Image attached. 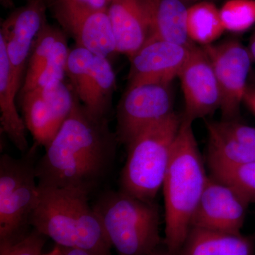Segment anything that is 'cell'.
<instances>
[{
	"label": "cell",
	"mask_w": 255,
	"mask_h": 255,
	"mask_svg": "<svg viewBox=\"0 0 255 255\" xmlns=\"http://www.w3.org/2000/svg\"><path fill=\"white\" fill-rule=\"evenodd\" d=\"M188 7L182 0H152L151 35L147 41L161 40L191 47L188 36Z\"/></svg>",
	"instance_id": "ac0fdd59"
},
{
	"label": "cell",
	"mask_w": 255,
	"mask_h": 255,
	"mask_svg": "<svg viewBox=\"0 0 255 255\" xmlns=\"http://www.w3.org/2000/svg\"><path fill=\"white\" fill-rule=\"evenodd\" d=\"M33 147L26 155L0 157V241L26 232L39 197Z\"/></svg>",
	"instance_id": "8992f818"
},
{
	"label": "cell",
	"mask_w": 255,
	"mask_h": 255,
	"mask_svg": "<svg viewBox=\"0 0 255 255\" xmlns=\"http://www.w3.org/2000/svg\"><path fill=\"white\" fill-rule=\"evenodd\" d=\"M182 1L185 3H187V2L196 3V2H199V1H212V0H182Z\"/></svg>",
	"instance_id": "d590c367"
},
{
	"label": "cell",
	"mask_w": 255,
	"mask_h": 255,
	"mask_svg": "<svg viewBox=\"0 0 255 255\" xmlns=\"http://www.w3.org/2000/svg\"><path fill=\"white\" fill-rule=\"evenodd\" d=\"M250 204L236 188L209 176L191 228L241 234Z\"/></svg>",
	"instance_id": "30bf717a"
},
{
	"label": "cell",
	"mask_w": 255,
	"mask_h": 255,
	"mask_svg": "<svg viewBox=\"0 0 255 255\" xmlns=\"http://www.w3.org/2000/svg\"><path fill=\"white\" fill-rule=\"evenodd\" d=\"M60 248H61L63 255H102L93 252L85 251V250L62 248V247H60Z\"/></svg>",
	"instance_id": "4dcf8cb0"
},
{
	"label": "cell",
	"mask_w": 255,
	"mask_h": 255,
	"mask_svg": "<svg viewBox=\"0 0 255 255\" xmlns=\"http://www.w3.org/2000/svg\"><path fill=\"white\" fill-rule=\"evenodd\" d=\"M43 255H63V253H62V250L60 247L55 245L54 248H53L51 251H50L49 253H46V254H43Z\"/></svg>",
	"instance_id": "836d02e7"
},
{
	"label": "cell",
	"mask_w": 255,
	"mask_h": 255,
	"mask_svg": "<svg viewBox=\"0 0 255 255\" xmlns=\"http://www.w3.org/2000/svg\"><path fill=\"white\" fill-rule=\"evenodd\" d=\"M208 163L241 165L255 162V128L238 119L206 122Z\"/></svg>",
	"instance_id": "4fadbf2b"
},
{
	"label": "cell",
	"mask_w": 255,
	"mask_h": 255,
	"mask_svg": "<svg viewBox=\"0 0 255 255\" xmlns=\"http://www.w3.org/2000/svg\"><path fill=\"white\" fill-rule=\"evenodd\" d=\"M192 124L182 119L162 187L165 223L163 246L178 255L209 178Z\"/></svg>",
	"instance_id": "7a4b0ae2"
},
{
	"label": "cell",
	"mask_w": 255,
	"mask_h": 255,
	"mask_svg": "<svg viewBox=\"0 0 255 255\" xmlns=\"http://www.w3.org/2000/svg\"><path fill=\"white\" fill-rule=\"evenodd\" d=\"M249 52L251 53L252 59L255 61V33L251 38L250 42Z\"/></svg>",
	"instance_id": "1f68e13d"
},
{
	"label": "cell",
	"mask_w": 255,
	"mask_h": 255,
	"mask_svg": "<svg viewBox=\"0 0 255 255\" xmlns=\"http://www.w3.org/2000/svg\"><path fill=\"white\" fill-rule=\"evenodd\" d=\"M63 32L61 28L50 24L47 21L43 25L33 42L24 81L18 96L35 88L37 80L46 66L55 42Z\"/></svg>",
	"instance_id": "7402d4cb"
},
{
	"label": "cell",
	"mask_w": 255,
	"mask_h": 255,
	"mask_svg": "<svg viewBox=\"0 0 255 255\" xmlns=\"http://www.w3.org/2000/svg\"><path fill=\"white\" fill-rule=\"evenodd\" d=\"M173 111L171 83L128 85L117 106V134L119 143L127 145L146 127L163 120Z\"/></svg>",
	"instance_id": "52a82bcc"
},
{
	"label": "cell",
	"mask_w": 255,
	"mask_h": 255,
	"mask_svg": "<svg viewBox=\"0 0 255 255\" xmlns=\"http://www.w3.org/2000/svg\"><path fill=\"white\" fill-rule=\"evenodd\" d=\"M117 78L108 58L95 55L92 65V101L87 110L97 117L108 118Z\"/></svg>",
	"instance_id": "44dd1931"
},
{
	"label": "cell",
	"mask_w": 255,
	"mask_h": 255,
	"mask_svg": "<svg viewBox=\"0 0 255 255\" xmlns=\"http://www.w3.org/2000/svg\"><path fill=\"white\" fill-rule=\"evenodd\" d=\"M48 4L43 0H28L1 21L0 36L4 39L11 79L18 95L24 81L33 42L47 21Z\"/></svg>",
	"instance_id": "9c48e42d"
},
{
	"label": "cell",
	"mask_w": 255,
	"mask_h": 255,
	"mask_svg": "<svg viewBox=\"0 0 255 255\" xmlns=\"http://www.w3.org/2000/svg\"><path fill=\"white\" fill-rule=\"evenodd\" d=\"M150 255H178L176 254H174V253H170L168 251V250L167 249V248H165V249H162V248L159 247L158 249L156 250L155 252H154L153 253H152Z\"/></svg>",
	"instance_id": "d6a6232c"
},
{
	"label": "cell",
	"mask_w": 255,
	"mask_h": 255,
	"mask_svg": "<svg viewBox=\"0 0 255 255\" xmlns=\"http://www.w3.org/2000/svg\"><path fill=\"white\" fill-rule=\"evenodd\" d=\"M75 46L90 50L94 54L109 58L117 53L115 36L108 11L93 13L73 20L62 26Z\"/></svg>",
	"instance_id": "2e32d148"
},
{
	"label": "cell",
	"mask_w": 255,
	"mask_h": 255,
	"mask_svg": "<svg viewBox=\"0 0 255 255\" xmlns=\"http://www.w3.org/2000/svg\"><path fill=\"white\" fill-rule=\"evenodd\" d=\"M114 0H50L48 5L60 26L73 20L108 11Z\"/></svg>",
	"instance_id": "d4e9b609"
},
{
	"label": "cell",
	"mask_w": 255,
	"mask_h": 255,
	"mask_svg": "<svg viewBox=\"0 0 255 255\" xmlns=\"http://www.w3.org/2000/svg\"><path fill=\"white\" fill-rule=\"evenodd\" d=\"M184 100V120L205 119L221 110V95L212 64L203 47L194 46L179 77Z\"/></svg>",
	"instance_id": "8fae6325"
},
{
	"label": "cell",
	"mask_w": 255,
	"mask_h": 255,
	"mask_svg": "<svg viewBox=\"0 0 255 255\" xmlns=\"http://www.w3.org/2000/svg\"><path fill=\"white\" fill-rule=\"evenodd\" d=\"M36 89L41 92L60 128L73 108L75 95L71 87L63 80Z\"/></svg>",
	"instance_id": "4316f807"
},
{
	"label": "cell",
	"mask_w": 255,
	"mask_h": 255,
	"mask_svg": "<svg viewBox=\"0 0 255 255\" xmlns=\"http://www.w3.org/2000/svg\"><path fill=\"white\" fill-rule=\"evenodd\" d=\"M43 1H46V2H47V4H48V3H49V1H50V0H43Z\"/></svg>",
	"instance_id": "8d00e7d4"
},
{
	"label": "cell",
	"mask_w": 255,
	"mask_h": 255,
	"mask_svg": "<svg viewBox=\"0 0 255 255\" xmlns=\"http://www.w3.org/2000/svg\"><path fill=\"white\" fill-rule=\"evenodd\" d=\"M93 208L119 255H150L163 244L159 209L154 201L121 189L108 190L100 194Z\"/></svg>",
	"instance_id": "5b68a950"
},
{
	"label": "cell",
	"mask_w": 255,
	"mask_h": 255,
	"mask_svg": "<svg viewBox=\"0 0 255 255\" xmlns=\"http://www.w3.org/2000/svg\"><path fill=\"white\" fill-rule=\"evenodd\" d=\"M244 102L255 116V89L248 87L245 95Z\"/></svg>",
	"instance_id": "f546056e"
},
{
	"label": "cell",
	"mask_w": 255,
	"mask_h": 255,
	"mask_svg": "<svg viewBox=\"0 0 255 255\" xmlns=\"http://www.w3.org/2000/svg\"><path fill=\"white\" fill-rule=\"evenodd\" d=\"M23 120L34 140V147H46L58 132L59 127L38 89L18 97Z\"/></svg>",
	"instance_id": "d6986e66"
},
{
	"label": "cell",
	"mask_w": 255,
	"mask_h": 255,
	"mask_svg": "<svg viewBox=\"0 0 255 255\" xmlns=\"http://www.w3.org/2000/svg\"><path fill=\"white\" fill-rule=\"evenodd\" d=\"M182 121V117L174 112L132 137L126 145L121 190L142 200H155L162 189Z\"/></svg>",
	"instance_id": "277c9868"
},
{
	"label": "cell",
	"mask_w": 255,
	"mask_h": 255,
	"mask_svg": "<svg viewBox=\"0 0 255 255\" xmlns=\"http://www.w3.org/2000/svg\"><path fill=\"white\" fill-rule=\"evenodd\" d=\"M187 28L191 41L202 46L213 44L226 31L220 9L210 1H199L188 7Z\"/></svg>",
	"instance_id": "ffe728a7"
},
{
	"label": "cell",
	"mask_w": 255,
	"mask_h": 255,
	"mask_svg": "<svg viewBox=\"0 0 255 255\" xmlns=\"http://www.w3.org/2000/svg\"><path fill=\"white\" fill-rule=\"evenodd\" d=\"M220 15L226 31H246L255 23V0H228Z\"/></svg>",
	"instance_id": "484cf974"
},
{
	"label": "cell",
	"mask_w": 255,
	"mask_h": 255,
	"mask_svg": "<svg viewBox=\"0 0 255 255\" xmlns=\"http://www.w3.org/2000/svg\"><path fill=\"white\" fill-rule=\"evenodd\" d=\"M18 96L11 79V70L4 39L0 36V124L15 147L21 152L28 150L26 128L16 105Z\"/></svg>",
	"instance_id": "e0dca14e"
},
{
	"label": "cell",
	"mask_w": 255,
	"mask_h": 255,
	"mask_svg": "<svg viewBox=\"0 0 255 255\" xmlns=\"http://www.w3.org/2000/svg\"><path fill=\"white\" fill-rule=\"evenodd\" d=\"M46 238L36 229L0 241V255H43Z\"/></svg>",
	"instance_id": "f1b7e54d"
},
{
	"label": "cell",
	"mask_w": 255,
	"mask_h": 255,
	"mask_svg": "<svg viewBox=\"0 0 255 255\" xmlns=\"http://www.w3.org/2000/svg\"><path fill=\"white\" fill-rule=\"evenodd\" d=\"M67 36L66 33L63 32L55 42L46 66L37 80L34 89L41 88L53 82L65 80L70 50Z\"/></svg>",
	"instance_id": "83f0119b"
},
{
	"label": "cell",
	"mask_w": 255,
	"mask_h": 255,
	"mask_svg": "<svg viewBox=\"0 0 255 255\" xmlns=\"http://www.w3.org/2000/svg\"><path fill=\"white\" fill-rule=\"evenodd\" d=\"M208 164L211 176L236 188L250 203L255 202V162L241 165Z\"/></svg>",
	"instance_id": "cb8c5ba5"
},
{
	"label": "cell",
	"mask_w": 255,
	"mask_h": 255,
	"mask_svg": "<svg viewBox=\"0 0 255 255\" xmlns=\"http://www.w3.org/2000/svg\"><path fill=\"white\" fill-rule=\"evenodd\" d=\"M209 56L221 95L222 119H238L248 90L252 58L249 50L236 39L202 46Z\"/></svg>",
	"instance_id": "ba28073f"
},
{
	"label": "cell",
	"mask_w": 255,
	"mask_h": 255,
	"mask_svg": "<svg viewBox=\"0 0 255 255\" xmlns=\"http://www.w3.org/2000/svg\"><path fill=\"white\" fill-rule=\"evenodd\" d=\"M95 55L86 48L75 46L69 53L66 76L75 95L87 109L92 101V65Z\"/></svg>",
	"instance_id": "603a6c76"
},
{
	"label": "cell",
	"mask_w": 255,
	"mask_h": 255,
	"mask_svg": "<svg viewBox=\"0 0 255 255\" xmlns=\"http://www.w3.org/2000/svg\"><path fill=\"white\" fill-rule=\"evenodd\" d=\"M152 0H114L108 9L117 51L128 58L150 40Z\"/></svg>",
	"instance_id": "5bb4252c"
},
{
	"label": "cell",
	"mask_w": 255,
	"mask_h": 255,
	"mask_svg": "<svg viewBox=\"0 0 255 255\" xmlns=\"http://www.w3.org/2000/svg\"><path fill=\"white\" fill-rule=\"evenodd\" d=\"M88 199L78 191L39 188L30 226L62 248L112 255L110 239Z\"/></svg>",
	"instance_id": "3957f363"
},
{
	"label": "cell",
	"mask_w": 255,
	"mask_h": 255,
	"mask_svg": "<svg viewBox=\"0 0 255 255\" xmlns=\"http://www.w3.org/2000/svg\"><path fill=\"white\" fill-rule=\"evenodd\" d=\"M194 46H184L161 40L148 42L129 58L128 85L172 83L179 77Z\"/></svg>",
	"instance_id": "7c38bea8"
},
{
	"label": "cell",
	"mask_w": 255,
	"mask_h": 255,
	"mask_svg": "<svg viewBox=\"0 0 255 255\" xmlns=\"http://www.w3.org/2000/svg\"><path fill=\"white\" fill-rule=\"evenodd\" d=\"M1 4L5 8H12L14 6L13 0H1Z\"/></svg>",
	"instance_id": "e575fe53"
},
{
	"label": "cell",
	"mask_w": 255,
	"mask_h": 255,
	"mask_svg": "<svg viewBox=\"0 0 255 255\" xmlns=\"http://www.w3.org/2000/svg\"><path fill=\"white\" fill-rule=\"evenodd\" d=\"M255 235L191 227L179 255H255Z\"/></svg>",
	"instance_id": "9a60e30c"
},
{
	"label": "cell",
	"mask_w": 255,
	"mask_h": 255,
	"mask_svg": "<svg viewBox=\"0 0 255 255\" xmlns=\"http://www.w3.org/2000/svg\"><path fill=\"white\" fill-rule=\"evenodd\" d=\"M118 143L108 118L91 113L75 95L70 115L36 162L38 187L90 196L112 170Z\"/></svg>",
	"instance_id": "6da1fadb"
}]
</instances>
